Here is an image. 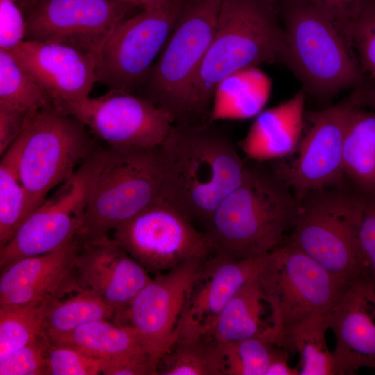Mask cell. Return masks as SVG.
I'll list each match as a JSON object with an SVG mask.
<instances>
[{"label":"cell","instance_id":"obj_1","mask_svg":"<svg viewBox=\"0 0 375 375\" xmlns=\"http://www.w3.org/2000/svg\"><path fill=\"white\" fill-rule=\"evenodd\" d=\"M158 157L162 197L195 225H205L246 169L232 139L211 122L175 123Z\"/></svg>","mask_w":375,"mask_h":375},{"label":"cell","instance_id":"obj_2","mask_svg":"<svg viewBox=\"0 0 375 375\" xmlns=\"http://www.w3.org/2000/svg\"><path fill=\"white\" fill-rule=\"evenodd\" d=\"M246 162L240 183L205 224L214 254L236 260L262 257L280 246L295 222L298 201L262 162Z\"/></svg>","mask_w":375,"mask_h":375},{"label":"cell","instance_id":"obj_3","mask_svg":"<svg viewBox=\"0 0 375 375\" xmlns=\"http://www.w3.org/2000/svg\"><path fill=\"white\" fill-rule=\"evenodd\" d=\"M276 0H223L214 36L192 88L189 123H206L219 83L242 69L284 62Z\"/></svg>","mask_w":375,"mask_h":375},{"label":"cell","instance_id":"obj_4","mask_svg":"<svg viewBox=\"0 0 375 375\" xmlns=\"http://www.w3.org/2000/svg\"><path fill=\"white\" fill-rule=\"evenodd\" d=\"M365 199L345 184L309 193L286 244L349 284L369 282L359 240Z\"/></svg>","mask_w":375,"mask_h":375},{"label":"cell","instance_id":"obj_5","mask_svg":"<svg viewBox=\"0 0 375 375\" xmlns=\"http://www.w3.org/2000/svg\"><path fill=\"white\" fill-rule=\"evenodd\" d=\"M22 130L19 172L28 216L99 147L80 121L52 103L30 110Z\"/></svg>","mask_w":375,"mask_h":375},{"label":"cell","instance_id":"obj_6","mask_svg":"<svg viewBox=\"0 0 375 375\" xmlns=\"http://www.w3.org/2000/svg\"><path fill=\"white\" fill-rule=\"evenodd\" d=\"M257 276L271 310L266 334L276 345L291 326L315 314L328 315L352 285L286 243L265 255Z\"/></svg>","mask_w":375,"mask_h":375},{"label":"cell","instance_id":"obj_7","mask_svg":"<svg viewBox=\"0 0 375 375\" xmlns=\"http://www.w3.org/2000/svg\"><path fill=\"white\" fill-rule=\"evenodd\" d=\"M223 0H183L176 26L153 64L141 96L188 122L192 85L212 42Z\"/></svg>","mask_w":375,"mask_h":375},{"label":"cell","instance_id":"obj_8","mask_svg":"<svg viewBox=\"0 0 375 375\" xmlns=\"http://www.w3.org/2000/svg\"><path fill=\"white\" fill-rule=\"evenodd\" d=\"M283 2L285 63L318 95H332L356 84L360 68L335 21L309 5Z\"/></svg>","mask_w":375,"mask_h":375},{"label":"cell","instance_id":"obj_9","mask_svg":"<svg viewBox=\"0 0 375 375\" xmlns=\"http://www.w3.org/2000/svg\"><path fill=\"white\" fill-rule=\"evenodd\" d=\"M78 238L110 235L119 224L162 198L158 147L108 148Z\"/></svg>","mask_w":375,"mask_h":375},{"label":"cell","instance_id":"obj_10","mask_svg":"<svg viewBox=\"0 0 375 375\" xmlns=\"http://www.w3.org/2000/svg\"><path fill=\"white\" fill-rule=\"evenodd\" d=\"M106 153V148L99 147L25 219L0 248L1 268L18 259L59 250L78 236Z\"/></svg>","mask_w":375,"mask_h":375},{"label":"cell","instance_id":"obj_11","mask_svg":"<svg viewBox=\"0 0 375 375\" xmlns=\"http://www.w3.org/2000/svg\"><path fill=\"white\" fill-rule=\"evenodd\" d=\"M183 0L142 10L119 22L95 56L97 82L136 94L177 22Z\"/></svg>","mask_w":375,"mask_h":375},{"label":"cell","instance_id":"obj_12","mask_svg":"<svg viewBox=\"0 0 375 375\" xmlns=\"http://www.w3.org/2000/svg\"><path fill=\"white\" fill-rule=\"evenodd\" d=\"M110 235L154 275L192 260H207L214 251L204 231L163 197L117 226Z\"/></svg>","mask_w":375,"mask_h":375},{"label":"cell","instance_id":"obj_13","mask_svg":"<svg viewBox=\"0 0 375 375\" xmlns=\"http://www.w3.org/2000/svg\"><path fill=\"white\" fill-rule=\"evenodd\" d=\"M58 109L80 121L108 148H158L174 124L169 112L145 97L115 90Z\"/></svg>","mask_w":375,"mask_h":375},{"label":"cell","instance_id":"obj_14","mask_svg":"<svg viewBox=\"0 0 375 375\" xmlns=\"http://www.w3.org/2000/svg\"><path fill=\"white\" fill-rule=\"evenodd\" d=\"M353 106L342 103L309 115L310 127L294 160L273 167L298 202L312 192L344 185L343 142Z\"/></svg>","mask_w":375,"mask_h":375},{"label":"cell","instance_id":"obj_15","mask_svg":"<svg viewBox=\"0 0 375 375\" xmlns=\"http://www.w3.org/2000/svg\"><path fill=\"white\" fill-rule=\"evenodd\" d=\"M26 5L25 40L62 44L94 56L131 8L116 0H37Z\"/></svg>","mask_w":375,"mask_h":375},{"label":"cell","instance_id":"obj_16","mask_svg":"<svg viewBox=\"0 0 375 375\" xmlns=\"http://www.w3.org/2000/svg\"><path fill=\"white\" fill-rule=\"evenodd\" d=\"M206 260H189L154 275L113 320L134 328L158 362L176 338L187 297Z\"/></svg>","mask_w":375,"mask_h":375},{"label":"cell","instance_id":"obj_17","mask_svg":"<svg viewBox=\"0 0 375 375\" xmlns=\"http://www.w3.org/2000/svg\"><path fill=\"white\" fill-rule=\"evenodd\" d=\"M56 108L90 97L96 82L95 56L72 47L24 40L11 51Z\"/></svg>","mask_w":375,"mask_h":375},{"label":"cell","instance_id":"obj_18","mask_svg":"<svg viewBox=\"0 0 375 375\" xmlns=\"http://www.w3.org/2000/svg\"><path fill=\"white\" fill-rule=\"evenodd\" d=\"M73 270L83 285L115 308L116 315L152 278L110 235L80 239Z\"/></svg>","mask_w":375,"mask_h":375},{"label":"cell","instance_id":"obj_19","mask_svg":"<svg viewBox=\"0 0 375 375\" xmlns=\"http://www.w3.org/2000/svg\"><path fill=\"white\" fill-rule=\"evenodd\" d=\"M265 256L236 260L214 254L206 260L187 297L176 335L209 333L227 303L258 273Z\"/></svg>","mask_w":375,"mask_h":375},{"label":"cell","instance_id":"obj_20","mask_svg":"<svg viewBox=\"0 0 375 375\" xmlns=\"http://www.w3.org/2000/svg\"><path fill=\"white\" fill-rule=\"evenodd\" d=\"M375 289L369 281L351 285L327 315L335 337L336 375L375 369Z\"/></svg>","mask_w":375,"mask_h":375},{"label":"cell","instance_id":"obj_21","mask_svg":"<svg viewBox=\"0 0 375 375\" xmlns=\"http://www.w3.org/2000/svg\"><path fill=\"white\" fill-rule=\"evenodd\" d=\"M79 246L78 236L59 250L18 259L1 268L0 306L45 301L72 271Z\"/></svg>","mask_w":375,"mask_h":375},{"label":"cell","instance_id":"obj_22","mask_svg":"<svg viewBox=\"0 0 375 375\" xmlns=\"http://www.w3.org/2000/svg\"><path fill=\"white\" fill-rule=\"evenodd\" d=\"M305 95L297 92L289 100L262 110L238 147L249 160L265 162L292 155L302 136Z\"/></svg>","mask_w":375,"mask_h":375},{"label":"cell","instance_id":"obj_23","mask_svg":"<svg viewBox=\"0 0 375 375\" xmlns=\"http://www.w3.org/2000/svg\"><path fill=\"white\" fill-rule=\"evenodd\" d=\"M115 315V308L83 285L72 269L44 302L43 329L52 339L90 322L113 321Z\"/></svg>","mask_w":375,"mask_h":375},{"label":"cell","instance_id":"obj_24","mask_svg":"<svg viewBox=\"0 0 375 375\" xmlns=\"http://www.w3.org/2000/svg\"><path fill=\"white\" fill-rule=\"evenodd\" d=\"M269 77L257 66L239 70L217 85L210 122L247 119L263 110L271 93Z\"/></svg>","mask_w":375,"mask_h":375},{"label":"cell","instance_id":"obj_25","mask_svg":"<svg viewBox=\"0 0 375 375\" xmlns=\"http://www.w3.org/2000/svg\"><path fill=\"white\" fill-rule=\"evenodd\" d=\"M346 179L365 197H375V112L353 106L342 152Z\"/></svg>","mask_w":375,"mask_h":375},{"label":"cell","instance_id":"obj_26","mask_svg":"<svg viewBox=\"0 0 375 375\" xmlns=\"http://www.w3.org/2000/svg\"><path fill=\"white\" fill-rule=\"evenodd\" d=\"M50 340L54 344L74 348L101 360L140 352L152 355L143 338L134 328L112 323L110 320L90 322Z\"/></svg>","mask_w":375,"mask_h":375},{"label":"cell","instance_id":"obj_27","mask_svg":"<svg viewBox=\"0 0 375 375\" xmlns=\"http://www.w3.org/2000/svg\"><path fill=\"white\" fill-rule=\"evenodd\" d=\"M257 275L238 291L218 315L209 333L219 341L237 342L262 335L269 326L262 321L267 302Z\"/></svg>","mask_w":375,"mask_h":375},{"label":"cell","instance_id":"obj_28","mask_svg":"<svg viewBox=\"0 0 375 375\" xmlns=\"http://www.w3.org/2000/svg\"><path fill=\"white\" fill-rule=\"evenodd\" d=\"M158 374L225 375L223 344L210 333L178 335L160 358Z\"/></svg>","mask_w":375,"mask_h":375},{"label":"cell","instance_id":"obj_29","mask_svg":"<svg viewBox=\"0 0 375 375\" xmlns=\"http://www.w3.org/2000/svg\"><path fill=\"white\" fill-rule=\"evenodd\" d=\"M328 329L327 315L315 314L291 326L277 343L299 354V375H336L333 353L326 340Z\"/></svg>","mask_w":375,"mask_h":375},{"label":"cell","instance_id":"obj_30","mask_svg":"<svg viewBox=\"0 0 375 375\" xmlns=\"http://www.w3.org/2000/svg\"><path fill=\"white\" fill-rule=\"evenodd\" d=\"M24 142L25 134L22 130L1 156L0 248L7 244L28 217L26 193L19 172V162Z\"/></svg>","mask_w":375,"mask_h":375},{"label":"cell","instance_id":"obj_31","mask_svg":"<svg viewBox=\"0 0 375 375\" xmlns=\"http://www.w3.org/2000/svg\"><path fill=\"white\" fill-rule=\"evenodd\" d=\"M51 103L47 94L12 53L0 49V107L28 112Z\"/></svg>","mask_w":375,"mask_h":375},{"label":"cell","instance_id":"obj_32","mask_svg":"<svg viewBox=\"0 0 375 375\" xmlns=\"http://www.w3.org/2000/svg\"><path fill=\"white\" fill-rule=\"evenodd\" d=\"M44 302L0 306V362L44 333Z\"/></svg>","mask_w":375,"mask_h":375},{"label":"cell","instance_id":"obj_33","mask_svg":"<svg viewBox=\"0 0 375 375\" xmlns=\"http://www.w3.org/2000/svg\"><path fill=\"white\" fill-rule=\"evenodd\" d=\"M222 344L225 375H265L279 347L265 334Z\"/></svg>","mask_w":375,"mask_h":375},{"label":"cell","instance_id":"obj_34","mask_svg":"<svg viewBox=\"0 0 375 375\" xmlns=\"http://www.w3.org/2000/svg\"><path fill=\"white\" fill-rule=\"evenodd\" d=\"M341 30L365 69L375 79V0H369Z\"/></svg>","mask_w":375,"mask_h":375},{"label":"cell","instance_id":"obj_35","mask_svg":"<svg viewBox=\"0 0 375 375\" xmlns=\"http://www.w3.org/2000/svg\"><path fill=\"white\" fill-rule=\"evenodd\" d=\"M51 342L45 333L0 362V375H50L48 355Z\"/></svg>","mask_w":375,"mask_h":375},{"label":"cell","instance_id":"obj_36","mask_svg":"<svg viewBox=\"0 0 375 375\" xmlns=\"http://www.w3.org/2000/svg\"><path fill=\"white\" fill-rule=\"evenodd\" d=\"M50 375H97L102 360L72 347L51 343L48 355Z\"/></svg>","mask_w":375,"mask_h":375},{"label":"cell","instance_id":"obj_37","mask_svg":"<svg viewBox=\"0 0 375 375\" xmlns=\"http://www.w3.org/2000/svg\"><path fill=\"white\" fill-rule=\"evenodd\" d=\"M26 17L19 5L0 0V49H14L26 40Z\"/></svg>","mask_w":375,"mask_h":375},{"label":"cell","instance_id":"obj_38","mask_svg":"<svg viewBox=\"0 0 375 375\" xmlns=\"http://www.w3.org/2000/svg\"><path fill=\"white\" fill-rule=\"evenodd\" d=\"M158 362L148 352H140L122 358L102 360L104 375H158Z\"/></svg>","mask_w":375,"mask_h":375},{"label":"cell","instance_id":"obj_39","mask_svg":"<svg viewBox=\"0 0 375 375\" xmlns=\"http://www.w3.org/2000/svg\"><path fill=\"white\" fill-rule=\"evenodd\" d=\"M359 240L367 276L375 289V197L365 199L359 230Z\"/></svg>","mask_w":375,"mask_h":375},{"label":"cell","instance_id":"obj_40","mask_svg":"<svg viewBox=\"0 0 375 375\" xmlns=\"http://www.w3.org/2000/svg\"><path fill=\"white\" fill-rule=\"evenodd\" d=\"M28 112L0 107V156L20 134Z\"/></svg>","mask_w":375,"mask_h":375},{"label":"cell","instance_id":"obj_41","mask_svg":"<svg viewBox=\"0 0 375 375\" xmlns=\"http://www.w3.org/2000/svg\"><path fill=\"white\" fill-rule=\"evenodd\" d=\"M369 0H335V23L340 28Z\"/></svg>","mask_w":375,"mask_h":375},{"label":"cell","instance_id":"obj_42","mask_svg":"<svg viewBox=\"0 0 375 375\" xmlns=\"http://www.w3.org/2000/svg\"><path fill=\"white\" fill-rule=\"evenodd\" d=\"M265 375H299V371L289 365L286 350L281 347L275 353Z\"/></svg>","mask_w":375,"mask_h":375},{"label":"cell","instance_id":"obj_43","mask_svg":"<svg viewBox=\"0 0 375 375\" xmlns=\"http://www.w3.org/2000/svg\"><path fill=\"white\" fill-rule=\"evenodd\" d=\"M130 8L138 7L142 10L158 6L166 3L171 0H116Z\"/></svg>","mask_w":375,"mask_h":375},{"label":"cell","instance_id":"obj_44","mask_svg":"<svg viewBox=\"0 0 375 375\" xmlns=\"http://www.w3.org/2000/svg\"><path fill=\"white\" fill-rule=\"evenodd\" d=\"M10 1H15L17 3H22L29 4V3L35 2L37 0H10Z\"/></svg>","mask_w":375,"mask_h":375}]
</instances>
